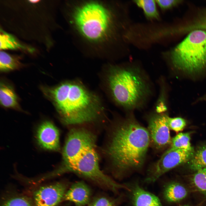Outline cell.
Returning a JSON list of instances; mask_svg holds the SVG:
<instances>
[{
    "instance_id": "cell-22",
    "label": "cell",
    "mask_w": 206,
    "mask_h": 206,
    "mask_svg": "<svg viewBox=\"0 0 206 206\" xmlns=\"http://www.w3.org/2000/svg\"><path fill=\"white\" fill-rule=\"evenodd\" d=\"M167 118L170 129L177 132L182 131L186 124V120L181 117L171 118L167 115Z\"/></svg>"
},
{
    "instance_id": "cell-11",
    "label": "cell",
    "mask_w": 206,
    "mask_h": 206,
    "mask_svg": "<svg viewBox=\"0 0 206 206\" xmlns=\"http://www.w3.org/2000/svg\"><path fill=\"white\" fill-rule=\"evenodd\" d=\"M36 138L39 145L43 149L53 151L60 150L59 132L52 122L45 121L39 125Z\"/></svg>"
},
{
    "instance_id": "cell-10",
    "label": "cell",
    "mask_w": 206,
    "mask_h": 206,
    "mask_svg": "<svg viewBox=\"0 0 206 206\" xmlns=\"http://www.w3.org/2000/svg\"><path fill=\"white\" fill-rule=\"evenodd\" d=\"M67 185L62 182L42 187L34 193L35 206H56L64 199Z\"/></svg>"
},
{
    "instance_id": "cell-7",
    "label": "cell",
    "mask_w": 206,
    "mask_h": 206,
    "mask_svg": "<svg viewBox=\"0 0 206 206\" xmlns=\"http://www.w3.org/2000/svg\"><path fill=\"white\" fill-rule=\"evenodd\" d=\"M96 138L93 133L84 128L72 129L66 139L60 165L69 164L88 150L95 148Z\"/></svg>"
},
{
    "instance_id": "cell-18",
    "label": "cell",
    "mask_w": 206,
    "mask_h": 206,
    "mask_svg": "<svg viewBox=\"0 0 206 206\" xmlns=\"http://www.w3.org/2000/svg\"><path fill=\"white\" fill-rule=\"evenodd\" d=\"M21 66L19 60L6 52H0V70L2 72H6L16 70Z\"/></svg>"
},
{
    "instance_id": "cell-16",
    "label": "cell",
    "mask_w": 206,
    "mask_h": 206,
    "mask_svg": "<svg viewBox=\"0 0 206 206\" xmlns=\"http://www.w3.org/2000/svg\"><path fill=\"white\" fill-rule=\"evenodd\" d=\"M190 132L179 133L171 139V147L169 149L193 150L190 143Z\"/></svg>"
},
{
    "instance_id": "cell-2",
    "label": "cell",
    "mask_w": 206,
    "mask_h": 206,
    "mask_svg": "<svg viewBox=\"0 0 206 206\" xmlns=\"http://www.w3.org/2000/svg\"><path fill=\"white\" fill-rule=\"evenodd\" d=\"M44 90L53 101L64 124L93 122L98 120L103 112L98 96L79 83L66 82Z\"/></svg>"
},
{
    "instance_id": "cell-23",
    "label": "cell",
    "mask_w": 206,
    "mask_h": 206,
    "mask_svg": "<svg viewBox=\"0 0 206 206\" xmlns=\"http://www.w3.org/2000/svg\"><path fill=\"white\" fill-rule=\"evenodd\" d=\"M2 206H33L27 199L22 197L12 198L3 204Z\"/></svg>"
},
{
    "instance_id": "cell-9",
    "label": "cell",
    "mask_w": 206,
    "mask_h": 206,
    "mask_svg": "<svg viewBox=\"0 0 206 206\" xmlns=\"http://www.w3.org/2000/svg\"><path fill=\"white\" fill-rule=\"evenodd\" d=\"M155 112L152 114L148 121V130L150 140L158 149L164 148L171 143L170 128L165 113Z\"/></svg>"
},
{
    "instance_id": "cell-21",
    "label": "cell",
    "mask_w": 206,
    "mask_h": 206,
    "mask_svg": "<svg viewBox=\"0 0 206 206\" xmlns=\"http://www.w3.org/2000/svg\"><path fill=\"white\" fill-rule=\"evenodd\" d=\"M0 42L1 49H17L24 48L11 35L1 29Z\"/></svg>"
},
{
    "instance_id": "cell-15",
    "label": "cell",
    "mask_w": 206,
    "mask_h": 206,
    "mask_svg": "<svg viewBox=\"0 0 206 206\" xmlns=\"http://www.w3.org/2000/svg\"><path fill=\"white\" fill-rule=\"evenodd\" d=\"M0 100L1 104L7 108L19 109L17 97L13 90L3 83L1 84Z\"/></svg>"
},
{
    "instance_id": "cell-29",
    "label": "cell",
    "mask_w": 206,
    "mask_h": 206,
    "mask_svg": "<svg viewBox=\"0 0 206 206\" xmlns=\"http://www.w3.org/2000/svg\"><path fill=\"white\" fill-rule=\"evenodd\" d=\"M180 206H189L188 205H185Z\"/></svg>"
},
{
    "instance_id": "cell-14",
    "label": "cell",
    "mask_w": 206,
    "mask_h": 206,
    "mask_svg": "<svg viewBox=\"0 0 206 206\" xmlns=\"http://www.w3.org/2000/svg\"><path fill=\"white\" fill-rule=\"evenodd\" d=\"M187 192L181 185L173 183L168 185L165 188L163 195L165 199L170 202H177L185 198Z\"/></svg>"
},
{
    "instance_id": "cell-28",
    "label": "cell",
    "mask_w": 206,
    "mask_h": 206,
    "mask_svg": "<svg viewBox=\"0 0 206 206\" xmlns=\"http://www.w3.org/2000/svg\"><path fill=\"white\" fill-rule=\"evenodd\" d=\"M31 1V2H36V1H36V0H35V1L33 0V1Z\"/></svg>"
},
{
    "instance_id": "cell-25",
    "label": "cell",
    "mask_w": 206,
    "mask_h": 206,
    "mask_svg": "<svg viewBox=\"0 0 206 206\" xmlns=\"http://www.w3.org/2000/svg\"><path fill=\"white\" fill-rule=\"evenodd\" d=\"M156 2L160 8L165 10L172 8L180 3V1L175 0H156Z\"/></svg>"
},
{
    "instance_id": "cell-8",
    "label": "cell",
    "mask_w": 206,
    "mask_h": 206,
    "mask_svg": "<svg viewBox=\"0 0 206 206\" xmlns=\"http://www.w3.org/2000/svg\"><path fill=\"white\" fill-rule=\"evenodd\" d=\"M193 150L168 149L162 155L150 169L146 181L154 182L172 169L189 161Z\"/></svg>"
},
{
    "instance_id": "cell-19",
    "label": "cell",
    "mask_w": 206,
    "mask_h": 206,
    "mask_svg": "<svg viewBox=\"0 0 206 206\" xmlns=\"http://www.w3.org/2000/svg\"><path fill=\"white\" fill-rule=\"evenodd\" d=\"M138 6L143 11L148 18L158 20L159 15L157 11L155 1L153 0H137L134 1Z\"/></svg>"
},
{
    "instance_id": "cell-12",
    "label": "cell",
    "mask_w": 206,
    "mask_h": 206,
    "mask_svg": "<svg viewBox=\"0 0 206 206\" xmlns=\"http://www.w3.org/2000/svg\"><path fill=\"white\" fill-rule=\"evenodd\" d=\"M91 193L86 184L82 181H77L66 191L64 199L73 202L77 206H83L89 203Z\"/></svg>"
},
{
    "instance_id": "cell-27",
    "label": "cell",
    "mask_w": 206,
    "mask_h": 206,
    "mask_svg": "<svg viewBox=\"0 0 206 206\" xmlns=\"http://www.w3.org/2000/svg\"><path fill=\"white\" fill-rule=\"evenodd\" d=\"M202 99L206 100V94L202 98Z\"/></svg>"
},
{
    "instance_id": "cell-5",
    "label": "cell",
    "mask_w": 206,
    "mask_h": 206,
    "mask_svg": "<svg viewBox=\"0 0 206 206\" xmlns=\"http://www.w3.org/2000/svg\"><path fill=\"white\" fill-rule=\"evenodd\" d=\"M73 173L92 181L101 187L116 192L127 187L117 183L100 169L95 148L91 149L67 164L61 165L52 173L53 176Z\"/></svg>"
},
{
    "instance_id": "cell-3",
    "label": "cell",
    "mask_w": 206,
    "mask_h": 206,
    "mask_svg": "<svg viewBox=\"0 0 206 206\" xmlns=\"http://www.w3.org/2000/svg\"><path fill=\"white\" fill-rule=\"evenodd\" d=\"M106 82L113 101L127 110L144 108L153 94L148 76L137 66H112L108 71Z\"/></svg>"
},
{
    "instance_id": "cell-13",
    "label": "cell",
    "mask_w": 206,
    "mask_h": 206,
    "mask_svg": "<svg viewBox=\"0 0 206 206\" xmlns=\"http://www.w3.org/2000/svg\"><path fill=\"white\" fill-rule=\"evenodd\" d=\"M133 206H162L159 198L136 185L132 190Z\"/></svg>"
},
{
    "instance_id": "cell-4",
    "label": "cell",
    "mask_w": 206,
    "mask_h": 206,
    "mask_svg": "<svg viewBox=\"0 0 206 206\" xmlns=\"http://www.w3.org/2000/svg\"><path fill=\"white\" fill-rule=\"evenodd\" d=\"M172 66L188 74L206 70V31L195 29L191 32L169 53Z\"/></svg>"
},
{
    "instance_id": "cell-1",
    "label": "cell",
    "mask_w": 206,
    "mask_h": 206,
    "mask_svg": "<svg viewBox=\"0 0 206 206\" xmlns=\"http://www.w3.org/2000/svg\"><path fill=\"white\" fill-rule=\"evenodd\" d=\"M104 152L114 170L118 173L143 165L150 140L148 130L132 114L114 127Z\"/></svg>"
},
{
    "instance_id": "cell-26",
    "label": "cell",
    "mask_w": 206,
    "mask_h": 206,
    "mask_svg": "<svg viewBox=\"0 0 206 206\" xmlns=\"http://www.w3.org/2000/svg\"><path fill=\"white\" fill-rule=\"evenodd\" d=\"M200 20V25L201 28L206 30V14L201 18Z\"/></svg>"
},
{
    "instance_id": "cell-17",
    "label": "cell",
    "mask_w": 206,
    "mask_h": 206,
    "mask_svg": "<svg viewBox=\"0 0 206 206\" xmlns=\"http://www.w3.org/2000/svg\"><path fill=\"white\" fill-rule=\"evenodd\" d=\"M189 161L190 168L195 171L206 168V145L199 147Z\"/></svg>"
},
{
    "instance_id": "cell-24",
    "label": "cell",
    "mask_w": 206,
    "mask_h": 206,
    "mask_svg": "<svg viewBox=\"0 0 206 206\" xmlns=\"http://www.w3.org/2000/svg\"><path fill=\"white\" fill-rule=\"evenodd\" d=\"M88 206H115L113 201L103 197H97L90 202Z\"/></svg>"
},
{
    "instance_id": "cell-20",
    "label": "cell",
    "mask_w": 206,
    "mask_h": 206,
    "mask_svg": "<svg viewBox=\"0 0 206 206\" xmlns=\"http://www.w3.org/2000/svg\"><path fill=\"white\" fill-rule=\"evenodd\" d=\"M196 172L191 178L192 185L197 191L206 195V168Z\"/></svg>"
},
{
    "instance_id": "cell-6",
    "label": "cell",
    "mask_w": 206,
    "mask_h": 206,
    "mask_svg": "<svg viewBox=\"0 0 206 206\" xmlns=\"http://www.w3.org/2000/svg\"><path fill=\"white\" fill-rule=\"evenodd\" d=\"M74 19L84 37L90 40L96 41L106 34L110 25L111 16L103 6L98 3L90 2L76 10Z\"/></svg>"
}]
</instances>
